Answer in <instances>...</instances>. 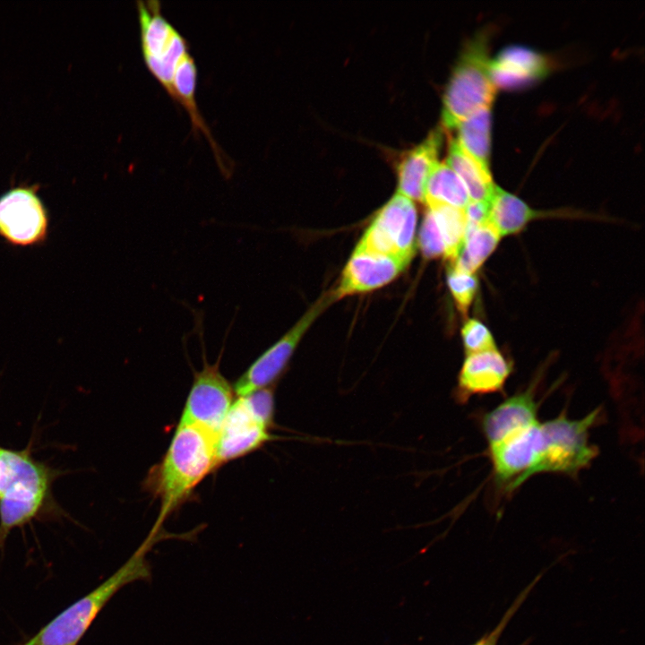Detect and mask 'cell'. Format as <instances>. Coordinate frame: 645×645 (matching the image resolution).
I'll return each mask as SVG.
<instances>
[{
  "mask_svg": "<svg viewBox=\"0 0 645 645\" xmlns=\"http://www.w3.org/2000/svg\"><path fill=\"white\" fill-rule=\"evenodd\" d=\"M64 471L33 453L32 439L24 449L0 445V550L16 528L34 520L69 518L54 496L53 486Z\"/></svg>",
  "mask_w": 645,
  "mask_h": 645,
  "instance_id": "1",
  "label": "cell"
},
{
  "mask_svg": "<svg viewBox=\"0 0 645 645\" xmlns=\"http://www.w3.org/2000/svg\"><path fill=\"white\" fill-rule=\"evenodd\" d=\"M217 437L193 425L179 424L170 445L151 477L160 502L158 520L150 532L157 536L163 521L215 467Z\"/></svg>",
  "mask_w": 645,
  "mask_h": 645,
  "instance_id": "2",
  "label": "cell"
},
{
  "mask_svg": "<svg viewBox=\"0 0 645 645\" xmlns=\"http://www.w3.org/2000/svg\"><path fill=\"white\" fill-rule=\"evenodd\" d=\"M158 538L148 536L116 572L56 615L24 645H76L118 590L133 581L151 579V569L146 554L158 541Z\"/></svg>",
  "mask_w": 645,
  "mask_h": 645,
  "instance_id": "3",
  "label": "cell"
},
{
  "mask_svg": "<svg viewBox=\"0 0 645 645\" xmlns=\"http://www.w3.org/2000/svg\"><path fill=\"white\" fill-rule=\"evenodd\" d=\"M599 411L600 408H596L577 420L561 415L539 423L536 461L529 477L552 472L573 476L589 466L598 453L596 447L589 443V431Z\"/></svg>",
  "mask_w": 645,
  "mask_h": 645,
  "instance_id": "4",
  "label": "cell"
},
{
  "mask_svg": "<svg viewBox=\"0 0 645 645\" xmlns=\"http://www.w3.org/2000/svg\"><path fill=\"white\" fill-rule=\"evenodd\" d=\"M486 37L478 35L463 49L443 95V124L456 128L477 109L491 107L496 88L490 73Z\"/></svg>",
  "mask_w": 645,
  "mask_h": 645,
  "instance_id": "5",
  "label": "cell"
},
{
  "mask_svg": "<svg viewBox=\"0 0 645 645\" xmlns=\"http://www.w3.org/2000/svg\"><path fill=\"white\" fill-rule=\"evenodd\" d=\"M39 185H19L0 195V236L13 245L28 247L46 242L49 215L38 194Z\"/></svg>",
  "mask_w": 645,
  "mask_h": 645,
  "instance_id": "6",
  "label": "cell"
},
{
  "mask_svg": "<svg viewBox=\"0 0 645 645\" xmlns=\"http://www.w3.org/2000/svg\"><path fill=\"white\" fill-rule=\"evenodd\" d=\"M417 211L413 201L397 193L378 212L355 251L411 260Z\"/></svg>",
  "mask_w": 645,
  "mask_h": 645,
  "instance_id": "7",
  "label": "cell"
},
{
  "mask_svg": "<svg viewBox=\"0 0 645 645\" xmlns=\"http://www.w3.org/2000/svg\"><path fill=\"white\" fill-rule=\"evenodd\" d=\"M204 359L202 369L194 374L179 424L199 426L218 436L232 406L233 389L219 368Z\"/></svg>",
  "mask_w": 645,
  "mask_h": 645,
  "instance_id": "8",
  "label": "cell"
},
{
  "mask_svg": "<svg viewBox=\"0 0 645 645\" xmlns=\"http://www.w3.org/2000/svg\"><path fill=\"white\" fill-rule=\"evenodd\" d=\"M336 299L333 292L322 297L285 335L254 361L238 378L235 392L244 397L272 384L285 370L308 327Z\"/></svg>",
  "mask_w": 645,
  "mask_h": 645,
  "instance_id": "9",
  "label": "cell"
},
{
  "mask_svg": "<svg viewBox=\"0 0 645 645\" xmlns=\"http://www.w3.org/2000/svg\"><path fill=\"white\" fill-rule=\"evenodd\" d=\"M268 429L239 397L232 404L217 436V466L260 448L271 439Z\"/></svg>",
  "mask_w": 645,
  "mask_h": 645,
  "instance_id": "10",
  "label": "cell"
},
{
  "mask_svg": "<svg viewBox=\"0 0 645 645\" xmlns=\"http://www.w3.org/2000/svg\"><path fill=\"white\" fill-rule=\"evenodd\" d=\"M409 261L397 256L375 255L355 251L346 265L336 298L380 288L396 278Z\"/></svg>",
  "mask_w": 645,
  "mask_h": 645,
  "instance_id": "11",
  "label": "cell"
},
{
  "mask_svg": "<svg viewBox=\"0 0 645 645\" xmlns=\"http://www.w3.org/2000/svg\"><path fill=\"white\" fill-rule=\"evenodd\" d=\"M512 372L510 362L496 348L467 355L456 391L460 403L476 394L501 391Z\"/></svg>",
  "mask_w": 645,
  "mask_h": 645,
  "instance_id": "12",
  "label": "cell"
},
{
  "mask_svg": "<svg viewBox=\"0 0 645 645\" xmlns=\"http://www.w3.org/2000/svg\"><path fill=\"white\" fill-rule=\"evenodd\" d=\"M537 415L538 403L532 388L508 398L482 419V428L489 447L538 422Z\"/></svg>",
  "mask_w": 645,
  "mask_h": 645,
  "instance_id": "13",
  "label": "cell"
},
{
  "mask_svg": "<svg viewBox=\"0 0 645 645\" xmlns=\"http://www.w3.org/2000/svg\"><path fill=\"white\" fill-rule=\"evenodd\" d=\"M547 71L545 56L521 46L508 47L489 62L490 76L496 89L528 85L543 78Z\"/></svg>",
  "mask_w": 645,
  "mask_h": 645,
  "instance_id": "14",
  "label": "cell"
},
{
  "mask_svg": "<svg viewBox=\"0 0 645 645\" xmlns=\"http://www.w3.org/2000/svg\"><path fill=\"white\" fill-rule=\"evenodd\" d=\"M443 142V133L437 128L401 160L398 170V193L410 200L425 202L426 181L438 163L437 156Z\"/></svg>",
  "mask_w": 645,
  "mask_h": 645,
  "instance_id": "15",
  "label": "cell"
},
{
  "mask_svg": "<svg viewBox=\"0 0 645 645\" xmlns=\"http://www.w3.org/2000/svg\"><path fill=\"white\" fill-rule=\"evenodd\" d=\"M136 5L142 57L150 69L166 57L180 32L162 14L159 1L138 0Z\"/></svg>",
  "mask_w": 645,
  "mask_h": 645,
  "instance_id": "16",
  "label": "cell"
},
{
  "mask_svg": "<svg viewBox=\"0 0 645 645\" xmlns=\"http://www.w3.org/2000/svg\"><path fill=\"white\" fill-rule=\"evenodd\" d=\"M197 82V66L194 58L187 52L178 62L173 78V89L176 95V102L182 105L187 111L193 131L197 133L202 132L208 139L214 152L216 161L225 176H229L230 168L226 164L227 158L211 133L210 128L203 119L195 99Z\"/></svg>",
  "mask_w": 645,
  "mask_h": 645,
  "instance_id": "17",
  "label": "cell"
},
{
  "mask_svg": "<svg viewBox=\"0 0 645 645\" xmlns=\"http://www.w3.org/2000/svg\"><path fill=\"white\" fill-rule=\"evenodd\" d=\"M446 163L465 185L470 201H490L495 189L489 168L483 167L457 142H450Z\"/></svg>",
  "mask_w": 645,
  "mask_h": 645,
  "instance_id": "18",
  "label": "cell"
},
{
  "mask_svg": "<svg viewBox=\"0 0 645 645\" xmlns=\"http://www.w3.org/2000/svg\"><path fill=\"white\" fill-rule=\"evenodd\" d=\"M538 216V211L531 209L518 196L495 186L490 200L488 222L501 236L519 233Z\"/></svg>",
  "mask_w": 645,
  "mask_h": 645,
  "instance_id": "19",
  "label": "cell"
},
{
  "mask_svg": "<svg viewBox=\"0 0 645 645\" xmlns=\"http://www.w3.org/2000/svg\"><path fill=\"white\" fill-rule=\"evenodd\" d=\"M500 238L501 236L489 222L467 225L462 247L452 266L473 274L494 251Z\"/></svg>",
  "mask_w": 645,
  "mask_h": 645,
  "instance_id": "20",
  "label": "cell"
},
{
  "mask_svg": "<svg viewBox=\"0 0 645 645\" xmlns=\"http://www.w3.org/2000/svg\"><path fill=\"white\" fill-rule=\"evenodd\" d=\"M470 198L459 176L446 163H437L426 185L425 202L428 207L449 205L464 209Z\"/></svg>",
  "mask_w": 645,
  "mask_h": 645,
  "instance_id": "21",
  "label": "cell"
},
{
  "mask_svg": "<svg viewBox=\"0 0 645 645\" xmlns=\"http://www.w3.org/2000/svg\"><path fill=\"white\" fill-rule=\"evenodd\" d=\"M460 145L483 167L489 168L490 107L476 110L456 126Z\"/></svg>",
  "mask_w": 645,
  "mask_h": 645,
  "instance_id": "22",
  "label": "cell"
},
{
  "mask_svg": "<svg viewBox=\"0 0 645 645\" xmlns=\"http://www.w3.org/2000/svg\"><path fill=\"white\" fill-rule=\"evenodd\" d=\"M437 224L443 246L444 258L454 262L463 245L467 219L464 209L449 205L428 207Z\"/></svg>",
  "mask_w": 645,
  "mask_h": 645,
  "instance_id": "23",
  "label": "cell"
},
{
  "mask_svg": "<svg viewBox=\"0 0 645 645\" xmlns=\"http://www.w3.org/2000/svg\"><path fill=\"white\" fill-rule=\"evenodd\" d=\"M447 282L459 311L465 314L478 288L477 278L452 266L448 271Z\"/></svg>",
  "mask_w": 645,
  "mask_h": 645,
  "instance_id": "24",
  "label": "cell"
},
{
  "mask_svg": "<svg viewBox=\"0 0 645 645\" xmlns=\"http://www.w3.org/2000/svg\"><path fill=\"white\" fill-rule=\"evenodd\" d=\"M461 335L467 355L495 349L492 333L478 320H468L462 327Z\"/></svg>",
  "mask_w": 645,
  "mask_h": 645,
  "instance_id": "25",
  "label": "cell"
},
{
  "mask_svg": "<svg viewBox=\"0 0 645 645\" xmlns=\"http://www.w3.org/2000/svg\"><path fill=\"white\" fill-rule=\"evenodd\" d=\"M542 574H539L537 576L533 581L524 589V590L517 597L515 601L512 604V606L508 608V610L505 612L500 622L497 624V625L490 632H486L482 637H480L476 642L470 645H497L499 638L501 637L502 633L503 632L504 629L512 620V616L516 614L518 609L520 607V606L523 604L525 599L527 598L528 595L529 594L530 590L533 589V587L536 585V583L539 580ZM520 645H526V643L520 644Z\"/></svg>",
  "mask_w": 645,
  "mask_h": 645,
  "instance_id": "26",
  "label": "cell"
},
{
  "mask_svg": "<svg viewBox=\"0 0 645 645\" xmlns=\"http://www.w3.org/2000/svg\"><path fill=\"white\" fill-rule=\"evenodd\" d=\"M420 245L426 257L436 258L444 256L443 243L434 218L429 210L422 224Z\"/></svg>",
  "mask_w": 645,
  "mask_h": 645,
  "instance_id": "27",
  "label": "cell"
},
{
  "mask_svg": "<svg viewBox=\"0 0 645 645\" xmlns=\"http://www.w3.org/2000/svg\"><path fill=\"white\" fill-rule=\"evenodd\" d=\"M252 413L265 426H271L274 400L271 389L263 388L242 397Z\"/></svg>",
  "mask_w": 645,
  "mask_h": 645,
  "instance_id": "28",
  "label": "cell"
}]
</instances>
